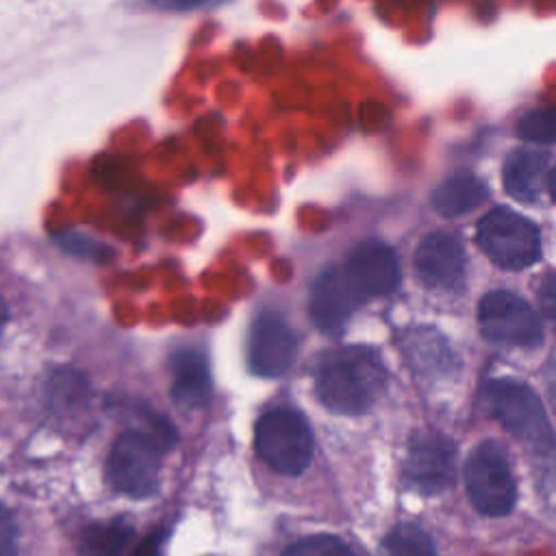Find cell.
I'll list each match as a JSON object with an SVG mask.
<instances>
[{
    "instance_id": "cell-13",
    "label": "cell",
    "mask_w": 556,
    "mask_h": 556,
    "mask_svg": "<svg viewBox=\"0 0 556 556\" xmlns=\"http://www.w3.org/2000/svg\"><path fill=\"white\" fill-rule=\"evenodd\" d=\"M172 397L180 408H202L211 397V376L204 356L182 350L172 358Z\"/></svg>"
},
{
    "instance_id": "cell-19",
    "label": "cell",
    "mask_w": 556,
    "mask_h": 556,
    "mask_svg": "<svg viewBox=\"0 0 556 556\" xmlns=\"http://www.w3.org/2000/svg\"><path fill=\"white\" fill-rule=\"evenodd\" d=\"M282 556H354L352 549L337 536L313 534L291 543Z\"/></svg>"
},
{
    "instance_id": "cell-26",
    "label": "cell",
    "mask_w": 556,
    "mask_h": 556,
    "mask_svg": "<svg viewBox=\"0 0 556 556\" xmlns=\"http://www.w3.org/2000/svg\"><path fill=\"white\" fill-rule=\"evenodd\" d=\"M7 319H9V308H7V304H4V300L0 298V330L4 328V324H7Z\"/></svg>"
},
{
    "instance_id": "cell-16",
    "label": "cell",
    "mask_w": 556,
    "mask_h": 556,
    "mask_svg": "<svg viewBox=\"0 0 556 556\" xmlns=\"http://www.w3.org/2000/svg\"><path fill=\"white\" fill-rule=\"evenodd\" d=\"M132 536V526L126 519L98 521L83 530L80 554L83 556H119Z\"/></svg>"
},
{
    "instance_id": "cell-17",
    "label": "cell",
    "mask_w": 556,
    "mask_h": 556,
    "mask_svg": "<svg viewBox=\"0 0 556 556\" xmlns=\"http://www.w3.org/2000/svg\"><path fill=\"white\" fill-rule=\"evenodd\" d=\"M378 556H437L432 539L413 523L395 526L380 543Z\"/></svg>"
},
{
    "instance_id": "cell-5",
    "label": "cell",
    "mask_w": 556,
    "mask_h": 556,
    "mask_svg": "<svg viewBox=\"0 0 556 556\" xmlns=\"http://www.w3.org/2000/svg\"><path fill=\"white\" fill-rule=\"evenodd\" d=\"M484 400L491 415L521 443L547 447L554 441L547 415L536 393L517 380L500 378L484 387Z\"/></svg>"
},
{
    "instance_id": "cell-1",
    "label": "cell",
    "mask_w": 556,
    "mask_h": 556,
    "mask_svg": "<svg viewBox=\"0 0 556 556\" xmlns=\"http://www.w3.org/2000/svg\"><path fill=\"white\" fill-rule=\"evenodd\" d=\"M387 371L380 356L365 345H343L326 352L315 371L319 402L337 415L367 413L384 391Z\"/></svg>"
},
{
    "instance_id": "cell-4",
    "label": "cell",
    "mask_w": 556,
    "mask_h": 556,
    "mask_svg": "<svg viewBox=\"0 0 556 556\" xmlns=\"http://www.w3.org/2000/svg\"><path fill=\"white\" fill-rule=\"evenodd\" d=\"M476 241L480 250L504 269L530 267L541 256L539 228L528 217L506 206H495L478 222Z\"/></svg>"
},
{
    "instance_id": "cell-20",
    "label": "cell",
    "mask_w": 556,
    "mask_h": 556,
    "mask_svg": "<svg viewBox=\"0 0 556 556\" xmlns=\"http://www.w3.org/2000/svg\"><path fill=\"white\" fill-rule=\"evenodd\" d=\"M150 7L163 13H193V11H208L222 7L230 0H148Z\"/></svg>"
},
{
    "instance_id": "cell-25",
    "label": "cell",
    "mask_w": 556,
    "mask_h": 556,
    "mask_svg": "<svg viewBox=\"0 0 556 556\" xmlns=\"http://www.w3.org/2000/svg\"><path fill=\"white\" fill-rule=\"evenodd\" d=\"M547 189H549V195L556 200V167L547 176Z\"/></svg>"
},
{
    "instance_id": "cell-9",
    "label": "cell",
    "mask_w": 556,
    "mask_h": 556,
    "mask_svg": "<svg viewBox=\"0 0 556 556\" xmlns=\"http://www.w3.org/2000/svg\"><path fill=\"white\" fill-rule=\"evenodd\" d=\"M295 334L291 326L274 311L254 317L248 334V365L261 378L282 376L295 356Z\"/></svg>"
},
{
    "instance_id": "cell-6",
    "label": "cell",
    "mask_w": 556,
    "mask_h": 556,
    "mask_svg": "<svg viewBox=\"0 0 556 556\" xmlns=\"http://www.w3.org/2000/svg\"><path fill=\"white\" fill-rule=\"evenodd\" d=\"M465 486L476 510L489 517L510 513L517 497L515 478L504 450L495 441L478 443L465 463Z\"/></svg>"
},
{
    "instance_id": "cell-22",
    "label": "cell",
    "mask_w": 556,
    "mask_h": 556,
    "mask_svg": "<svg viewBox=\"0 0 556 556\" xmlns=\"http://www.w3.org/2000/svg\"><path fill=\"white\" fill-rule=\"evenodd\" d=\"M539 300L541 308L547 315V319L556 326V274H547L539 287Z\"/></svg>"
},
{
    "instance_id": "cell-21",
    "label": "cell",
    "mask_w": 556,
    "mask_h": 556,
    "mask_svg": "<svg viewBox=\"0 0 556 556\" xmlns=\"http://www.w3.org/2000/svg\"><path fill=\"white\" fill-rule=\"evenodd\" d=\"M17 549V528L13 515L0 504V556H15Z\"/></svg>"
},
{
    "instance_id": "cell-15",
    "label": "cell",
    "mask_w": 556,
    "mask_h": 556,
    "mask_svg": "<svg viewBox=\"0 0 556 556\" xmlns=\"http://www.w3.org/2000/svg\"><path fill=\"white\" fill-rule=\"evenodd\" d=\"M486 185L473 174H456L432 191V208L443 217H458L486 200Z\"/></svg>"
},
{
    "instance_id": "cell-12",
    "label": "cell",
    "mask_w": 556,
    "mask_h": 556,
    "mask_svg": "<svg viewBox=\"0 0 556 556\" xmlns=\"http://www.w3.org/2000/svg\"><path fill=\"white\" fill-rule=\"evenodd\" d=\"M343 269L367 300L391 293L400 282L397 256L382 241H363L354 245Z\"/></svg>"
},
{
    "instance_id": "cell-24",
    "label": "cell",
    "mask_w": 556,
    "mask_h": 556,
    "mask_svg": "<svg viewBox=\"0 0 556 556\" xmlns=\"http://www.w3.org/2000/svg\"><path fill=\"white\" fill-rule=\"evenodd\" d=\"M154 554H156V541H146L135 556H154Z\"/></svg>"
},
{
    "instance_id": "cell-3",
    "label": "cell",
    "mask_w": 556,
    "mask_h": 556,
    "mask_svg": "<svg viewBox=\"0 0 556 556\" xmlns=\"http://www.w3.org/2000/svg\"><path fill=\"white\" fill-rule=\"evenodd\" d=\"M254 450L276 473L298 476L313 456L311 426L293 408H271L256 421Z\"/></svg>"
},
{
    "instance_id": "cell-2",
    "label": "cell",
    "mask_w": 556,
    "mask_h": 556,
    "mask_svg": "<svg viewBox=\"0 0 556 556\" xmlns=\"http://www.w3.org/2000/svg\"><path fill=\"white\" fill-rule=\"evenodd\" d=\"M174 430L156 424L150 430L122 432L106 460L109 484L130 497H148L159 489L161 456L174 445Z\"/></svg>"
},
{
    "instance_id": "cell-11",
    "label": "cell",
    "mask_w": 556,
    "mask_h": 556,
    "mask_svg": "<svg viewBox=\"0 0 556 556\" xmlns=\"http://www.w3.org/2000/svg\"><path fill=\"white\" fill-rule=\"evenodd\" d=\"M365 300L343 265L328 267L313 285L311 317L319 330L339 332Z\"/></svg>"
},
{
    "instance_id": "cell-8",
    "label": "cell",
    "mask_w": 556,
    "mask_h": 556,
    "mask_svg": "<svg viewBox=\"0 0 556 556\" xmlns=\"http://www.w3.org/2000/svg\"><path fill=\"white\" fill-rule=\"evenodd\" d=\"M454 460L456 447L452 439L437 430H419L408 443L404 478L424 495L441 493L454 480Z\"/></svg>"
},
{
    "instance_id": "cell-18",
    "label": "cell",
    "mask_w": 556,
    "mask_h": 556,
    "mask_svg": "<svg viewBox=\"0 0 556 556\" xmlns=\"http://www.w3.org/2000/svg\"><path fill=\"white\" fill-rule=\"evenodd\" d=\"M517 132L526 141L554 143L556 141V106H543L528 111L517 122Z\"/></svg>"
},
{
    "instance_id": "cell-23",
    "label": "cell",
    "mask_w": 556,
    "mask_h": 556,
    "mask_svg": "<svg viewBox=\"0 0 556 556\" xmlns=\"http://www.w3.org/2000/svg\"><path fill=\"white\" fill-rule=\"evenodd\" d=\"M59 241L63 243L65 250L74 252V254H87V256H98V243L91 241L89 237H85L83 232H70V235H63L59 237Z\"/></svg>"
},
{
    "instance_id": "cell-14",
    "label": "cell",
    "mask_w": 556,
    "mask_h": 556,
    "mask_svg": "<svg viewBox=\"0 0 556 556\" xmlns=\"http://www.w3.org/2000/svg\"><path fill=\"white\" fill-rule=\"evenodd\" d=\"M547 154L536 150H513L502 167V182L508 195L521 202L539 198L547 174Z\"/></svg>"
},
{
    "instance_id": "cell-7",
    "label": "cell",
    "mask_w": 556,
    "mask_h": 556,
    "mask_svg": "<svg viewBox=\"0 0 556 556\" xmlns=\"http://www.w3.org/2000/svg\"><path fill=\"white\" fill-rule=\"evenodd\" d=\"M478 326L484 339L500 345L534 348L543 339L539 315L510 291H491L480 300Z\"/></svg>"
},
{
    "instance_id": "cell-10",
    "label": "cell",
    "mask_w": 556,
    "mask_h": 556,
    "mask_svg": "<svg viewBox=\"0 0 556 556\" xmlns=\"http://www.w3.org/2000/svg\"><path fill=\"white\" fill-rule=\"evenodd\" d=\"M465 248L450 232H430L415 250V271L432 291H460L465 285Z\"/></svg>"
}]
</instances>
